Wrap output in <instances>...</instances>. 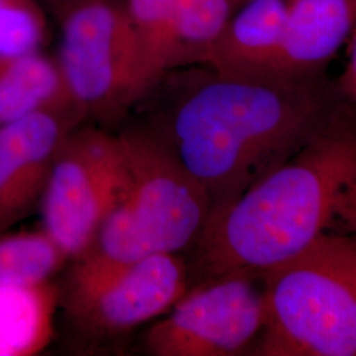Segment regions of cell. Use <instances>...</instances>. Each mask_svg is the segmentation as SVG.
Instances as JSON below:
<instances>
[{"mask_svg": "<svg viewBox=\"0 0 356 356\" xmlns=\"http://www.w3.org/2000/svg\"><path fill=\"white\" fill-rule=\"evenodd\" d=\"M261 276L235 272L195 281L144 337L154 356L252 354L264 326Z\"/></svg>", "mask_w": 356, "mask_h": 356, "instance_id": "obj_7", "label": "cell"}, {"mask_svg": "<svg viewBox=\"0 0 356 356\" xmlns=\"http://www.w3.org/2000/svg\"><path fill=\"white\" fill-rule=\"evenodd\" d=\"M356 29V0H289L270 76L325 74Z\"/></svg>", "mask_w": 356, "mask_h": 356, "instance_id": "obj_11", "label": "cell"}, {"mask_svg": "<svg viewBox=\"0 0 356 356\" xmlns=\"http://www.w3.org/2000/svg\"><path fill=\"white\" fill-rule=\"evenodd\" d=\"M164 78L170 97L154 128L204 189L210 216L302 149L343 101L326 73L242 78L189 66Z\"/></svg>", "mask_w": 356, "mask_h": 356, "instance_id": "obj_1", "label": "cell"}, {"mask_svg": "<svg viewBox=\"0 0 356 356\" xmlns=\"http://www.w3.org/2000/svg\"><path fill=\"white\" fill-rule=\"evenodd\" d=\"M191 286L188 261L156 254L113 267L74 261L66 309L76 326L95 337H115L160 318Z\"/></svg>", "mask_w": 356, "mask_h": 356, "instance_id": "obj_8", "label": "cell"}, {"mask_svg": "<svg viewBox=\"0 0 356 356\" xmlns=\"http://www.w3.org/2000/svg\"><path fill=\"white\" fill-rule=\"evenodd\" d=\"M66 260L44 229L0 235V288L49 281Z\"/></svg>", "mask_w": 356, "mask_h": 356, "instance_id": "obj_15", "label": "cell"}, {"mask_svg": "<svg viewBox=\"0 0 356 356\" xmlns=\"http://www.w3.org/2000/svg\"><path fill=\"white\" fill-rule=\"evenodd\" d=\"M124 179L119 134L73 128L58 148L41 198L42 229L67 260L89 252Z\"/></svg>", "mask_w": 356, "mask_h": 356, "instance_id": "obj_6", "label": "cell"}, {"mask_svg": "<svg viewBox=\"0 0 356 356\" xmlns=\"http://www.w3.org/2000/svg\"><path fill=\"white\" fill-rule=\"evenodd\" d=\"M288 6L289 0H244L198 66L227 76L269 78Z\"/></svg>", "mask_w": 356, "mask_h": 356, "instance_id": "obj_12", "label": "cell"}, {"mask_svg": "<svg viewBox=\"0 0 356 356\" xmlns=\"http://www.w3.org/2000/svg\"><path fill=\"white\" fill-rule=\"evenodd\" d=\"M83 118L40 111L0 124V235L41 202L58 148Z\"/></svg>", "mask_w": 356, "mask_h": 356, "instance_id": "obj_10", "label": "cell"}, {"mask_svg": "<svg viewBox=\"0 0 356 356\" xmlns=\"http://www.w3.org/2000/svg\"><path fill=\"white\" fill-rule=\"evenodd\" d=\"M244 0H126L140 47L145 98L169 72L202 64Z\"/></svg>", "mask_w": 356, "mask_h": 356, "instance_id": "obj_9", "label": "cell"}, {"mask_svg": "<svg viewBox=\"0 0 356 356\" xmlns=\"http://www.w3.org/2000/svg\"><path fill=\"white\" fill-rule=\"evenodd\" d=\"M66 110L82 111L56 57L42 51L0 56V124L40 111Z\"/></svg>", "mask_w": 356, "mask_h": 356, "instance_id": "obj_13", "label": "cell"}, {"mask_svg": "<svg viewBox=\"0 0 356 356\" xmlns=\"http://www.w3.org/2000/svg\"><path fill=\"white\" fill-rule=\"evenodd\" d=\"M38 1H40L41 4H42V3H47V4L49 6L51 3H56V1H58V0H38Z\"/></svg>", "mask_w": 356, "mask_h": 356, "instance_id": "obj_18", "label": "cell"}, {"mask_svg": "<svg viewBox=\"0 0 356 356\" xmlns=\"http://www.w3.org/2000/svg\"><path fill=\"white\" fill-rule=\"evenodd\" d=\"M57 292L51 281L0 288V356L35 355L49 343Z\"/></svg>", "mask_w": 356, "mask_h": 356, "instance_id": "obj_14", "label": "cell"}, {"mask_svg": "<svg viewBox=\"0 0 356 356\" xmlns=\"http://www.w3.org/2000/svg\"><path fill=\"white\" fill-rule=\"evenodd\" d=\"M264 326L251 355L356 356V229H331L261 275Z\"/></svg>", "mask_w": 356, "mask_h": 356, "instance_id": "obj_4", "label": "cell"}, {"mask_svg": "<svg viewBox=\"0 0 356 356\" xmlns=\"http://www.w3.org/2000/svg\"><path fill=\"white\" fill-rule=\"evenodd\" d=\"M335 83L344 99L356 106V29L347 42V63L343 73Z\"/></svg>", "mask_w": 356, "mask_h": 356, "instance_id": "obj_17", "label": "cell"}, {"mask_svg": "<svg viewBox=\"0 0 356 356\" xmlns=\"http://www.w3.org/2000/svg\"><path fill=\"white\" fill-rule=\"evenodd\" d=\"M338 225L356 229V106L344 98L302 149L210 216L191 247V282L261 276Z\"/></svg>", "mask_w": 356, "mask_h": 356, "instance_id": "obj_2", "label": "cell"}, {"mask_svg": "<svg viewBox=\"0 0 356 356\" xmlns=\"http://www.w3.org/2000/svg\"><path fill=\"white\" fill-rule=\"evenodd\" d=\"M56 60L78 107L114 120L145 98L140 47L126 0H58Z\"/></svg>", "mask_w": 356, "mask_h": 356, "instance_id": "obj_5", "label": "cell"}, {"mask_svg": "<svg viewBox=\"0 0 356 356\" xmlns=\"http://www.w3.org/2000/svg\"><path fill=\"white\" fill-rule=\"evenodd\" d=\"M119 136L122 189L89 252L76 261L113 267L191 250L211 214L204 189L156 128H132Z\"/></svg>", "mask_w": 356, "mask_h": 356, "instance_id": "obj_3", "label": "cell"}, {"mask_svg": "<svg viewBox=\"0 0 356 356\" xmlns=\"http://www.w3.org/2000/svg\"><path fill=\"white\" fill-rule=\"evenodd\" d=\"M49 32L38 0H0V56L42 51Z\"/></svg>", "mask_w": 356, "mask_h": 356, "instance_id": "obj_16", "label": "cell"}]
</instances>
